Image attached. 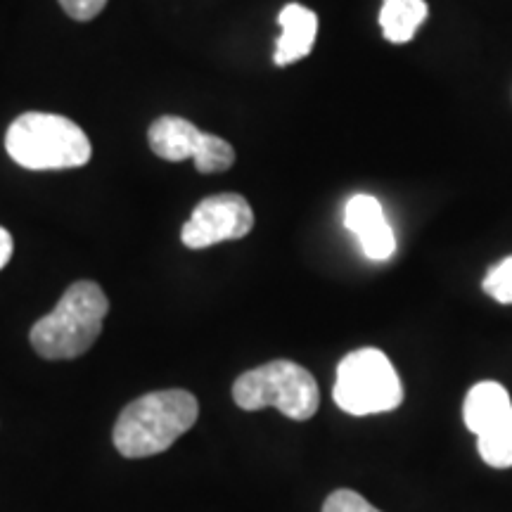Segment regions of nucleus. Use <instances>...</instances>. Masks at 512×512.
Segmentation results:
<instances>
[{"mask_svg": "<svg viewBox=\"0 0 512 512\" xmlns=\"http://www.w3.org/2000/svg\"><path fill=\"white\" fill-rule=\"evenodd\" d=\"M200 403L185 389H164L136 399L114 425V446L126 458H150L171 448L192 430Z\"/></svg>", "mask_w": 512, "mask_h": 512, "instance_id": "nucleus-1", "label": "nucleus"}, {"mask_svg": "<svg viewBox=\"0 0 512 512\" xmlns=\"http://www.w3.org/2000/svg\"><path fill=\"white\" fill-rule=\"evenodd\" d=\"M107 313L110 302L102 287L93 280H79L67 287L48 316L36 320L29 332L31 347L48 361L79 358L100 337Z\"/></svg>", "mask_w": 512, "mask_h": 512, "instance_id": "nucleus-2", "label": "nucleus"}, {"mask_svg": "<svg viewBox=\"0 0 512 512\" xmlns=\"http://www.w3.org/2000/svg\"><path fill=\"white\" fill-rule=\"evenodd\" d=\"M5 150L29 171L79 169L93 157L91 140L72 119L50 112H24L8 128Z\"/></svg>", "mask_w": 512, "mask_h": 512, "instance_id": "nucleus-3", "label": "nucleus"}, {"mask_svg": "<svg viewBox=\"0 0 512 512\" xmlns=\"http://www.w3.org/2000/svg\"><path fill=\"white\" fill-rule=\"evenodd\" d=\"M233 401L242 411L278 408L290 420H309L320 406V389L309 370L294 361H271L242 373L233 384Z\"/></svg>", "mask_w": 512, "mask_h": 512, "instance_id": "nucleus-4", "label": "nucleus"}, {"mask_svg": "<svg viewBox=\"0 0 512 512\" xmlns=\"http://www.w3.org/2000/svg\"><path fill=\"white\" fill-rule=\"evenodd\" d=\"M332 399L344 413L361 418L399 408L403 387L387 354L368 347L351 351L339 361Z\"/></svg>", "mask_w": 512, "mask_h": 512, "instance_id": "nucleus-5", "label": "nucleus"}, {"mask_svg": "<svg viewBox=\"0 0 512 512\" xmlns=\"http://www.w3.org/2000/svg\"><path fill=\"white\" fill-rule=\"evenodd\" d=\"M152 152L166 162L192 159L200 174H221L235 162V150L228 140L211 136L183 117H159L147 131Z\"/></svg>", "mask_w": 512, "mask_h": 512, "instance_id": "nucleus-6", "label": "nucleus"}, {"mask_svg": "<svg viewBox=\"0 0 512 512\" xmlns=\"http://www.w3.org/2000/svg\"><path fill=\"white\" fill-rule=\"evenodd\" d=\"M254 228V211L242 195H211L192 209L183 223L181 240L188 249H207L226 240L245 238Z\"/></svg>", "mask_w": 512, "mask_h": 512, "instance_id": "nucleus-7", "label": "nucleus"}, {"mask_svg": "<svg viewBox=\"0 0 512 512\" xmlns=\"http://www.w3.org/2000/svg\"><path fill=\"white\" fill-rule=\"evenodd\" d=\"M344 226L361 242L363 254L373 261H387L396 252L394 230L373 195H354L344 209Z\"/></svg>", "mask_w": 512, "mask_h": 512, "instance_id": "nucleus-8", "label": "nucleus"}, {"mask_svg": "<svg viewBox=\"0 0 512 512\" xmlns=\"http://www.w3.org/2000/svg\"><path fill=\"white\" fill-rule=\"evenodd\" d=\"M278 22H280V29H283V36L278 38L273 62L278 64V67H287V64L304 60V57L311 53L313 43H316V34H318L316 12L304 8V5L299 3H290L280 10Z\"/></svg>", "mask_w": 512, "mask_h": 512, "instance_id": "nucleus-9", "label": "nucleus"}, {"mask_svg": "<svg viewBox=\"0 0 512 512\" xmlns=\"http://www.w3.org/2000/svg\"><path fill=\"white\" fill-rule=\"evenodd\" d=\"M463 415L467 430L475 432L477 437L512 420V401L508 389L494 380L475 384L465 396Z\"/></svg>", "mask_w": 512, "mask_h": 512, "instance_id": "nucleus-10", "label": "nucleus"}, {"mask_svg": "<svg viewBox=\"0 0 512 512\" xmlns=\"http://www.w3.org/2000/svg\"><path fill=\"white\" fill-rule=\"evenodd\" d=\"M427 19L425 0H384L380 27L389 43H408Z\"/></svg>", "mask_w": 512, "mask_h": 512, "instance_id": "nucleus-11", "label": "nucleus"}, {"mask_svg": "<svg viewBox=\"0 0 512 512\" xmlns=\"http://www.w3.org/2000/svg\"><path fill=\"white\" fill-rule=\"evenodd\" d=\"M479 456L486 465L496 470H508L512 467V420L494 427V430L479 434L477 437Z\"/></svg>", "mask_w": 512, "mask_h": 512, "instance_id": "nucleus-12", "label": "nucleus"}, {"mask_svg": "<svg viewBox=\"0 0 512 512\" xmlns=\"http://www.w3.org/2000/svg\"><path fill=\"white\" fill-rule=\"evenodd\" d=\"M482 287L498 304H512V254L498 261L494 268H489Z\"/></svg>", "mask_w": 512, "mask_h": 512, "instance_id": "nucleus-13", "label": "nucleus"}, {"mask_svg": "<svg viewBox=\"0 0 512 512\" xmlns=\"http://www.w3.org/2000/svg\"><path fill=\"white\" fill-rule=\"evenodd\" d=\"M323 512H382L370 505L366 498L351 489H337L325 498Z\"/></svg>", "mask_w": 512, "mask_h": 512, "instance_id": "nucleus-14", "label": "nucleus"}, {"mask_svg": "<svg viewBox=\"0 0 512 512\" xmlns=\"http://www.w3.org/2000/svg\"><path fill=\"white\" fill-rule=\"evenodd\" d=\"M60 5L76 22H91L105 10L107 0H60Z\"/></svg>", "mask_w": 512, "mask_h": 512, "instance_id": "nucleus-15", "label": "nucleus"}, {"mask_svg": "<svg viewBox=\"0 0 512 512\" xmlns=\"http://www.w3.org/2000/svg\"><path fill=\"white\" fill-rule=\"evenodd\" d=\"M12 252H15V242H12V235L0 226V271H3L5 264L12 259Z\"/></svg>", "mask_w": 512, "mask_h": 512, "instance_id": "nucleus-16", "label": "nucleus"}]
</instances>
